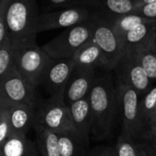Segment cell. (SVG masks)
Returning a JSON list of instances; mask_svg holds the SVG:
<instances>
[{
  "label": "cell",
  "instance_id": "1",
  "mask_svg": "<svg viewBox=\"0 0 156 156\" xmlns=\"http://www.w3.org/2000/svg\"><path fill=\"white\" fill-rule=\"evenodd\" d=\"M0 12L4 14L14 50L37 46V0H0Z\"/></svg>",
  "mask_w": 156,
  "mask_h": 156
},
{
  "label": "cell",
  "instance_id": "2",
  "mask_svg": "<svg viewBox=\"0 0 156 156\" xmlns=\"http://www.w3.org/2000/svg\"><path fill=\"white\" fill-rule=\"evenodd\" d=\"M89 100L91 111L90 139L105 140L111 135L118 114L117 89L110 74L96 77Z\"/></svg>",
  "mask_w": 156,
  "mask_h": 156
},
{
  "label": "cell",
  "instance_id": "3",
  "mask_svg": "<svg viewBox=\"0 0 156 156\" xmlns=\"http://www.w3.org/2000/svg\"><path fill=\"white\" fill-rule=\"evenodd\" d=\"M92 31L93 24L90 16L79 25L65 28L41 48L53 59L72 58L75 53L92 38Z\"/></svg>",
  "mask_w": 156,
  "mask_h": 156
},
{
  "label": "cell",
  "instance_id": "4",
  "mask_svg": "<svg viewBox=\"0 0 156 156\" xmlns=\"http://www.w3.org/2000/svg\"><path fill=\"white\" fill-rule=\"evenodd\" d=\"M118 113L122 121V133L134 140H144L141 122V95L133 87L117 81Z\"/></svg>",
  "mask_w": 156,
  "mask_h": 156
},
{
  "label": "cell",
  "instance_id": "5",
  "mask_svg": "<svg viewBox=\"0 0 156 156\" xmlns=\"http://www.w3.org/2000/svg\"><path fill=\"white\" fill-rule=\"evenodd\" d=\"M91 19L93 24L92 37L103 54L105 69H114L123 53L121 37L106 17L92 13Z\"/></svg>",
  "mask_w": 156,
  "mask_h": 156
},
{
  "label": "cell",
  "instance_id": "6",
  "mask_svg": "<svg viewBox=\"0 0 156 156\" xmlns=\"http://www.w3.org/2000/svg\"><path fill=\"white\" fill-rule=\"evenodd\" d=\"M58 133L73 130L69 107L49 98L40 100L36 108L35 126Z\"/></svg>",
  "mask_w": 156,
  "mask_h": 156
},
{
  "label": "cell",
  "instance_id": "7",
  "mask_svg": "<svg viewBox=\"0 0 156 156\" xmlns=\"http://www.w3.org/2000/svg\"><path fill=\"white\" fill-rule=\"evenodd\" d=\"M52 58L41 47L15 50V65L19 73L34 87L40 86L42 77Z\"/></svg>",
  "mask_w": 156,
  "mask_h": 156
},
{
  "label": "cell",
  "instance_id": "8",
  "mask_svg": "<svg viewBox=\"0 0 156 156\" xmlns=\"http://www.w3.org/2000/svg\"><path fill=\"white\" fill-rule=\"evenodd\" d=\"M36 87L30 84L15 67L3 78H0V98L13 103H21L37 107L40 98Z\"/></svg>",
  "mask_w": 156,
  "mask_h": 156
},
{
  "label": "cell",
  "instance_id": "9",
  "mask_svg": "<svg viewBox=\"0 0 156 156\" xmlns=\"http://www.w3.org/2000/svg\"><path fill=\"white\" fill-rule=\"evenodd\" d=\"M118 81L135 89L140 95H146L152 89V81L140 64L134 48L123 50L117 66L114 69Z\"/></svg>",
  "mask_w": 156,
  "mask_h": 156
},
{
  "label": "cell",
  "instance_id": "10",
  "mask_svg": "<svg viewBox=\"0 0 156 156\" xmlns=\"http://www.w3.org/2000/svg\"><path fill=\"white\" fill-rule=\"evenodd\" d=\"M74 68L75 63L73 58H52L42 77L40 83V86L49 95V98L60 103H65L64 95L66 87Z\"/></svg>",
  "mask_w": 156,
  "mask_h": 156
},
{
  "label": "cell",
  "instance_id": "11",
  "mask_svg": "<svg viewBox=\"0 0 156 156\" xmlns=\"http://www.w3.org/2000/svg\"><path fill=\"white\" fill-rule=\"evenodd\" d=\"M92 15V11L83 5L65 7L53 12L39 14L37 20V32L68 28L79 25Z\"/></svg>",
  "mask_w": 156,
  "mask_h": 156
},
{
  "label": "cell",
  "instance_id": "12",
  "mask_svg": "<svg viewBox=\"0 0 156 156\" xmlns=\"http://www.w3.org/2000/svg\"><path fill=\"white\" fill-rule=\"evenodd\" d=\"M95 80V69L75 66L66 87L65 103L69 107L74 102L87 98Z\"/></svg>",
  "mask_w": 156,
  "mask_h": 156
},
{
  "label": "cell",
  "instance_id": "13",
  "mask_svg": "<svg viewBox=\"0 0 156 156\" xmlns=\"http://www.w3.org/2000/svg\"><path fill=\"white\" fill-rule=\"evenodd\" d=\"M73 130L81 142L88 148L91 131V111L89 96L69 106Z\"/></svg>",
  "mask_w": 156,
  "mask_h": 156
},
{
  "label": "cell",
  "instance_id": "14",
  "mask_svg": "<svg viewBox=\"0 0 156 156\" xmlns=\"http://www.w3.org/2000/svg\"><path fill=\"white\" fill-rule=\"evenodd\" d=\"M0 103L5 104L8 109L14 134L27 135V132L34 128L36 121V109L34 107L9 102L3 98H0Z\"/></svg>",
  "mask_w": 156,
  "mask_h": 156
},
{
  "label": "cell",
  "instance_id": "15",
  "mask_svg": "<svg viewBox=\"0 0 156 156\" xmlns=\"http://www.w3.org/2000/svg\"><path fill=\"white\" fill-rule=\"evenodd\" d=\"M86 6L107 18L133 13L137 7L133 0H89Z\"/></svg>",
  "mask_w": 156,
  "mask_h": 156
},
{
  "label": "cell",
  "instance_id": "16",
  "mask_svg": "<svg viewBox=\"0 0 156 156\" xmlns=\"http://www.w3.org/2000/svg\"><path fill=\"white\" fill-rule=\"evenodd\" d=\"M73 60L76 67L96 69L102 67L105 69V60L103 54L99 46L94 41L93 37L85 43L73 56Z\"/></svg>",
  "mask_w": 156,
  "mask_h": 156
},
{
  "label": "cell",
  "instance_id": "17",
  "mask_svg": "<svg viewBox=\"0 0 156 156\" xmlns=\"http://www.w3.org/2000/svg\"><path fill=\"white\" fill-rule=\"evenodd\" d=\"M0 149L1 154L5 156H40L37 144L27 135L14 134Z\"/></svg>",
  "mask_w": 156,
  "mask_h": 156
},
{
  "label": "cell",
  "instance_id": "18",
  "mask_svg": "<svg viewBox=\"0 0 156 156\" xmlns=\"http://www.w3.org/2000/svg\"><path fill=\"white\" fill-rule=\"evenodd\" d=\"M155 28L156 19L151 18L123 34L121 37L123 50L126 48H133L144 46Z\"/></svg>",
  "mask_w": 156,
  "mask_h": 156
},
{
  "label": "cell",
  "instance_id": "19",
  "mask_svg": "<svg viewBox=\"0 0 156 156\" xmlns=\"http://www.w3.org/2000/svg\"><path fill=\"white\" fill-rule=\"evenodd\" d=\"M58 134V144L60 156H86V148L74 130H69L61 132Z\"/></svg>",
  "mask_w": 156,
  "mask_h": 156
},
{
  "label": "cell",
  "instance_id": "20",
  "mask_svg": "<svg viewBox=\"0 0 156 156\" xmlns=\"http://www.w3.org/2000/svg\"><path fill=\"white\" fill-rule=\"evenodd\" d=\"M156 108V86L141 99L140 103V114H141V122L144 130V141H149L151 127H152V120L153 115Z\"/></svg>",
  "mask_w": 156,
  "mask_h": 156
},
{
  "label": "cell",
  "instance_id": "21",
  "mask_svg": "<svg viewBox=\"0 0 156 156\" xmlns=\"http://www.w3.org/2000/svg\"><path fill=\"white\" fill-rule=\"evenodd\" d=\"M37 135V145L40 156H60L58 134L43 128L34 127Z\"/></svg>",
  "mask_w": 156,
  "mask_h": 156
},
{
  "label": "cell",
  "instance_id": "22",
  "mask_svg": "<svg viewBox=\"0 0 156 156\" xmlns=\"http://www.w3.org/2000/svg\"><path fill=\"white\" fill-rule=\"evenodd\" d=\"M107 19L111 22L114 30L121 37L123 34L130 31L134 27H136L144 22H146L151 18L144 17V16H139L134 13H131V14L123 15V16H120L107 18Z\"/></svg>",
  "mask_w": 156,
  "mask_h": 156
},
{
  "label": "cell",
  "instance_id": "23",
  "mask_svg": "<svg viewBox=\"0 0 156 156\" xmlns=\"http://www.w3.org/2000/svg\"><path fill=\"white\" fill-rule=\"evenodd\" d=\"M136 52L137 58L144 68V71L148 75L152 82L156 80V53L148 49L147 48L141 46L133 48Z\"/></svg>",
  "mask_w": 156,
  "mask_h": 156
},
{
  "label": "cell",
  "instance_id": "24",
  "mask_svg": "<svg viewBox=\"0 0 156 156\" xmlns=\"http://www.w3.org/2000/svg\"><path fill=\"white\" fill-rule=\"evenodd\" d=\"M138 142L121 133L115 146L117 156H141L144 146L141 145Z\"/></svg>",
  "mask_w": 156,
  "mask_h": 156
},
{
  "label": "cell",
  "instance_id": "25",
  "mask_svg": "<svg viewBox=\"0 0 156 156\" xmlns=\"http://www.w3.org/2000/svg\"><path fill=\"white\" fill-rule=\"evenodd\" d=\"M15 67V50L10 39L0 44V78H3Z\"/></svg>",
  "mask_w": 156,
  "mask_h": 156
},
{
  "label": "cell",
  "instance_id": "26",
  "mask_svg": "<svg viewBox=\"0 0 156 156\" xmlns=\"http://www.w3.org/2000/svg\"><path fill=\"white\" fill-rule=\"evenodd\" d=\"M14 135L7 107L0 103V147Z\"/></svg>",
  "mask_w": 156,
  "mask_h": 156
},
{
  "label": "cell",
  "instance_id": "27",
  "mask_svg": "<svg viewBox=\"0 0 156 156\" xmlns=\"http://www.w3.org/2000/svg\"><path fill=\"white\" fill-rule=\"evenodd\" d=\"M134 14H137L139 16L148 17V18H153L156 19V2L144 5L143 6L137 7L134 11Z\"/></svg>",
  "mask_w": 156,
  "mask_h": 156
},
{
  "label": "cell",
  "instance_id": "28",
  "mask_svg": "<svg viewBox=\"0 0 156 156\" xmlns=\"http://www.w3.org/2000/svg\"><path fill=\"white\" fill-rule=\"evenodd\" d=\"M144 47L156 53V28L154 30V32L152 33V35L150 36V37L148 38L147 42Z\"/></svg>",
  "mask_w": 156,
  "mask_h": 156
},
{
  "label": "cell",
  "instance_id": "29",
  "mask_svg": "<svg viewBox=\"0 0 156 156\" xmlns=\"http://www.w3.org/2000/svg\"><path fill=\"white\" fill-rule=\"evenodd\" d=\"M154 140H156V108L153 115V120H152V127H151V132H150V136H149V141L152 142Z\"/></svg>",
  "mask_w": 156,
  "mask_h": 156
},
{
  "label": "cell",
  "instance_id": "30",
  "mask_svg": "<svg viewBox=\"0 0 156 156\" xmlns=\"http://www.w3.org/2000/svg\"><path fill=\"white\" fill-rule=\"evenodd\" d=\"M147 156H156V140L148 142V145L144 147Z\"/></svg>",
  "mask_w": 156,
  "mask_h": 156
},
{
  "label": "cell",
  "instance_id": "31",
  "mask_svg": "<svg viewBox=\"0 0 156 156\" xmlns=\"http://www.w3.org/2000/svg\"><path fill=\"white\" fill-rule=\"evenodd\" d=\"M100 156H117L115 147H107L100 150Z\"/></svg>",
  "mask_w": 156,
  "mask_h": 156
},
{
  "label": "cell",
  "instance_id": "32",
  "mask_svg": "<svg viewBox=\"0 0 156 156\" xmlns=\"http://www.w3.org/2000/svg\"><path fill=\"white\" fill-rule=\"evenodd\" d=\"M50 3H52L54 5H58V6H65L67 5H73V1L74 0H48Z\"/></svg>",
  "mask_w": 156,
  "mask_h": 156
},
{
  "label": "cell",
  "instance_id": "33",
  "mask_svg": "<svg viewBox=\"0 0 156 156\" xmlns=\"http://www.w3.org/2000/svg\"><path fill=\"white\" fill-rule=\"evenodd\" d=\"M154 2H156V0H139V1L136 2V5H137V7H140V6H143L144 5H148V4L154 3Z\"/></svg>",
  "mask_w": 156,
  "mask_h": 156
},
{
  "label": "cell",
  "instance_id": "34",
  "mask_svg": "<svg viewBox=\"0 0 156 156\" xmlns=\"http://www.w3.org/2000/svg\"><path fill=\"white\" fill-rule=\"evenodd\" d=\"M86 156H100V151H91Z\"/></svg>",
  "mask_w": 156,
  "mask_h": 156
},
{
  "label": "cell",
  "instance_id": "35",
  "mask_svg": "<svg viewBox=\"0 0 156 156\" xmlns=\"http://www.w3.org/2000/svg\"><path fill=\"white\" fill-rule=\"evenodd\" d=\"M145 147V146H144ZM141 156H147V154H146V151H145V148H144V150L142 151V154H141Z\"/></svg>",
  "mask_w": 156,
  "mask_h": 156
},
{
  "label": "cell",
  "instance_id": "36",
  "mask_svg": "<svg viewBox=\"0 0 156 156\" xmlns=\"http://www.w3.org/2000/svg\"><path fill=\"white\" fill-rule=\"evenodd\" d=\"M133 1H135V2H137V1H139V0H133Z\"/></svg>",
  "mask_w": 156,
  "mask_h": 156
},
{
  "label": "cell",
  "instance_id": "37",
  "mask_svg": "<svg viewBox=\"0 0 156 156\" xmlns=\"http://www.w3.org/2000/svg\"><path fill=\"white\" fill-rule=\"evenodd\" d=\"M0 156H5V155H3V154H0Z\"/></svg>",
  "mask_w": 156,
  "mask_h": 156
}]
</instances>
